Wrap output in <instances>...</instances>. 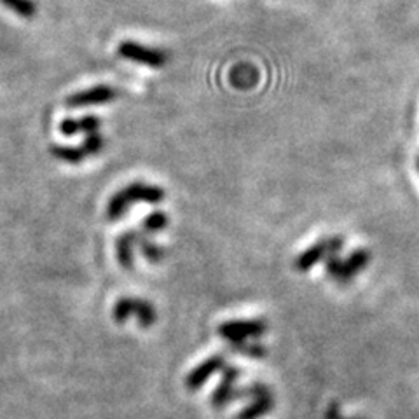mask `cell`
I'll use <instances>...</instances> for the list:
<instances>
[{"label":"cell","mask_w":419,"mask_h":419,"mask_svg":"<svg viewBox=\"0 0 419 419\" xmlns=\"http://www.w3.org/2000/svg\"><path fill=\"white\" fill-rule=\"evenodd\" d=\"M245 395L250 396V398H266V396H273V393H271V388L266 386V384L262 383H254L250 384V386L245 388Z\"/></svg>","instance_id":"20"},{"label":"cell","mask_w":419,"mask_h":419,"mask_svg":"<svg viewBox=\"0 0 419 419\" xmlns=\"http://www.w3.org/2000/svg\"><path fill=\"white\" fill-rule=\"evenodd\" d=\"M117 96V91L112 86H94V88L86 89V91L75 93L67 100V107L81 108L91 107V105H104L112 101Z\"/></svg>","instance_id":"6"},{"label":"cell","mask_w":419,"mask_h":419,"mask_svg":"<svg viewBox=\"0 0 419 419\" xmlns=\"http://www.w3.org/2000/svg\"><path fill=\"white\" fill-rule=\"evenodd\" d=\"M416 166H418V172H419V156H418V160H416Z\"/></svg>","instance_id":"24"},{"label":"cell","mask_w":419,"mask_h":419,"mask_svg":"<svg viewBox=\"0 0 419 419\" xmlns=\"http://www.w3.org/2000/svg\"><path fill=\"white\" fill-rule=\"evenodd\" d=\"M77 124H79V133H86V137L93 133H100V126H101L100 117L84 116L81 117V119H77Z\"/></svg>","instance_id":"18"},{"label":"cell","mask_w":419,"mask_h":419,"mask_svg":"<svg viewBox=\"0 0 419 419\" xmlns=\"http://www.w3.org/2000/svg\"><path fill=\"white\" fill-rule=\"evenodd\" d=\"M112 316L117 323H126L131 316H137L138 325L142 328H149L156 323L157 313L156 308L145 299H137V297H123L114 306Z\"/></svg>","instance_id":"2"},{"label":"cell","mask_w":419,"mask_h":419,"mask_svg":"<svg viewBox=\"0 0 419 419\" xmlns=\"http://www.w3.org/2000/svg\"><path fill=\"white\" fill-rule=\"evenodd\" d=\"M224 367H225V357H222V354H215V357L208 358V360H205L201 365H198V367L192 369V371L189 372L186 379V386L189 390L196 391L198 388H201L203 384L213 376V374L222 371Z\"/></svg>","instance_id":"7"},{"label":"cell","mask_w":419,"mask_h":419,"mask_svg":"<svg viewBox=\"0 0 419 419\" xmlns=\"http://www.w3.org/2000/svg\"><path fill=\"white\" fill-rule=\"evenodd\" d=\"M137 247L140 248V252H142V255L145 257L147 260H150V262H160V260H163L164 248L160 247L157 243H154L150 238H147V234L138 233Z\"/></svg>","instance_id":"12"},{"label":"cell","mask_w":419,"mask_h":419,"mask_svg":"<svg viewBox=\"0 0 419 419\" xmlns=\"http://www.w3.org/2000/svg\"><path fill=\"white\" fill-rule=\"evenodd\" d=\"M325 419H346V418L342 416V414H341V410H339L337 403H332V406H330V409L327 410Z\"/></svg>","instance_id":"23"},{"label":"cell","mask_w":419,"mask_h":419,"mask_svg":"<svg viewBox=\"0 0 419 419\" xmlns=\"http://www.w3.org/2000/svg\"><path fill=\"white\" fill-rule=\"evenodd\" d=\"M60 130H62V133L65 135V137H72V135H77L79 133L77 119H65L62 123V126H60Z\"/></svg>","instance_id":"22"},{"label":"cell","mask_w":419,"mask_h":419,"mask_svg":"<svg viewBox=\"0 0 419 419\" xmlns=\"http://www.w3.org/2000/svg\"><path fill=\"white\" fill-rule=\"evenodd\" d=\"M117 55L130 62L140 63V65L150 67V69H161L168 62V55L163 49L143 46V44L135 43V40H124L117 48Z\"/></svg>","instance_id":"4"},{"label":"cell","mask_w":419,"mask_h":419,"mask_svg":"<svg viewBox=\"0 0 419 419\" xmlns=\"http://www.w3.org/2000/svg\"><path fill=\"white\" fill-rule=\"evenodd\" d=\"M267 330V323L264 320H231L218 327V335L228 339L229 342L248 341L252 337H260Z\"/></svg>","instance_id":"5"},{"label":"cell","mask_w":419,"mask_h":419,"mask_svg":"<svg viewBox=\"0 0 419 419\" xmlns=\"http://www.w3.org/2000/svg\"><path fill=\"white\" fill-rule=\"evenodd\" d=\"M164 199V191L160 186H150V184L133 182L128 187L121 189L111 198L107 205V218L108 220H119L123 215L128 213L133 203H149L157 205Z\"/></svg>","instance_id":"1"},{"label":"cell","mask_w":419,"mask_h":419,"mask_svg":"<svg viewBox=\"0 0 419 419\" xmlns=\"http://www.w3.org/2000/svg\"><path fill=\"white\" fill-rule=\"evenodd\" d=\"M137 231L123 233L116 241L117 260L123 269L131 271L135 266V247H137Z\"/></svg>","instance_id":"8"},{"label":"cell","mask_w":419,"mask_h":419,"mask_svg":"<svg viewBox=\"0 0 419 419\" xmlns=\"http://www.w3.org/2000/svg\"><path fill=\"white\" fill-rule=\"evenodd\" d=\"M345 247V238L342 236H330L325 240L316 241L313 247H309L308 250H304L303 254L296 259V269L301 273L306 271H311L313 267L318 262H322L323 259L330 255H339V252Z\"/></svg>","instance_id":"3"},{"label":"cell","mask_w":419,"mask_h":419,"mask_svg":"<svg viewBox=\"0 0 419 419\" xmlns=\"http://www.w3.org/2000/svg\"><path fill=\"white\" fill-rule=\"evenodd\" d=\"M7 9H11L13 13H16L18 16L30 20L37 14V6L33 0H0Z\"/></svg>","instance_id":"14"},{"label":"cell","mask_w":419,"mask_h":419,"mask_svg":"<svg viewBox=\"0 0 419 419\" xmlns=\"http://www.w3.org/2000/svg\"><path fill=\"white\" fill-rule=\"evenodd\" d=\"M342 267H345V259H341L339 255H330L325 259L327 274L335 281H339V278H341Z\"/></svg>","instance_id":"19"},{"label":"cell","mask_w":419,"mask_h":419,"mask_svg":"<svg viewBox=\"0 0 419 419\" xmlns=\"http://www.w3.org/2000/svg\"><path fill=\"white\" fill-rule=\"evenodd\" d=\"M231 351L234 353H240V354H245V357H252V358H262L266 357V348H264L262 345H259V342H252V345H248L247 341H241V342H231Z\"/></svg>","instance_id":"16"},{"label":"cell","mask_w":419,"mask_h":419,"mask_svg":"<svg viewBox=\"0 0 419 419\" xmlns=\"http://www.w3.org/2000/svg\"><path fill=\"white\" fill-rule=\"evenodd\" d=\"M274 407V396H266V398H257L250 406L245 407L236 419H259L266 414H269Z\"/></svg>","instance_id":"11"},{"label":"cell","mask_w":419,"mask_h":419,"mask_svg":"<svg viewBox=\"0 0 419 419\" xmlns=\"http://www.w3.org/2000/svg\"><path fill=\"white\" fill-rule=\"evenodd\" d=\"M168 225V215L164 211H154V213L147 215L142 222L143 234H156Z\"/></svg>","instance_id":"15"},{"label":"cell","mask_w":419,"mask_h":419,"mask_svg":"<svg viewBox=\"0 0 419 419\" xmlns=\"http://www.w3.org/2000/svg\"><path fill=\"white\" fill-rule=\"evenodd\" d=\"M241 371L238 367H231V365H225L222 369V381L220 383H228V384H236V381L240 379Z\"/></svg>","instance_id":"21"},{"label":"cell","mask_w":419,"mask_h":419,"mask_svg":"<svg viewBox=\"0 0 419 419\" xmlns=\"http://www.w3.org/2000/svg\"><path fill=\"white\" fill-rule=\"evenodd\" d=\"M245 388H236L234 384H228V383H220L217 386V390L213 391V395H211V403H213V407H217V409H222V407H225L228 403H231L233 400H240V398H245Z\"/></svg>","instance_id":"10"},{"label":"cell","mask_w":419,"mask_h":419,"mask_svg":"<svg viewBox=\"0 0 419 419\" xmlns=\"http://www.w3.org/2000/svg\"><path fill=\"white\" fill-rule=\"evenodd\" d=\"M105 147V140L100 133H93L86 137L84 142H82L81 149L84 150L86 156H98V154L104 150Z\"/></svg>","instance_id":"17"},{"label":"cell","mask_w":419,"mask_h":419,"mask_svg":"<svg viewBox=\"0 0 419 419\" xmlns=\"http://www.w3.org/2000/svg\"><path fill=\"white\" fill-rule=\"evenodd\" d=\"M369 262H371V252L367 248H357L345 260V267H342V274L339 278V283H350L360 271H364L369 266Z\"/></svg>","instance_id":"9"},{"label":"cell","mask_w":419,"mask_h":419,"mask_svg":"<svg viewBox=\"0 0 419 419\" xmlns=\"http://www.w3.org/2000/svg\"><path fill=\"white\" fill-rule=\"evenodd\" d=\"M51 154L56 160L63 161V163L70 164H79L86 160V154L81 147H63V145H55L51 147Z\"/></svg>","instance_id":"13"}]
</instances>
